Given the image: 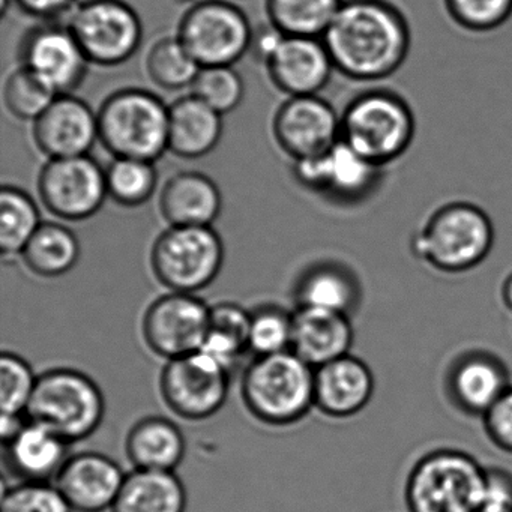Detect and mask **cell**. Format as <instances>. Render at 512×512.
<instances>
[{"instance_id":"cell-27","label":"cell","mask_w":512,"mask_h":512,"mask_svg":"<svg viewBox=\"0 0 512 512\" xmlns=\"http://www.w3.org/2000/svg\"><path fill=\"white\" fill-rule=\"evenodd\" d=\"M187 491L175 472L140 470L125 476L112 512H185Z\"/></svg>"},{"instance_id":"cell-39","label":"cell","mask_w":512,"mask_h":512,"mask_svg":"<svg viewBox=\"0 0 512 512\" xmlns=\"http://www.w3.org/2000/svg\"><path fill=\"white\" fill-rule=\"evenodd\" d=\"M248 346L256 356L287 352L292 346V314L275 305L251 313Z\"/></svg>"},{"instance_id":"cell-4","label":"cell","mask_w":512,"mask_h":512,"mask_svg":"<svg viewBox=\"0 0 512 512\" xmlns=\"http://www.w3.org/2000/svg\"><path fill=\"white\" fill-rule=\"evenodd\" d=\"M485 466L457 448H437L418 458L404 485L409 512H478Z\"/></svg>"},{"instance_id":"cell-29","label":"cell","mask_w":512,"mask_h":512,"mask_svg":"<svg viewBox=\"0 0 512 512\" xmlns=\"http://www.w3.org/2000/svg\"><path fill=\"white\" fill-rule=\"evenodd\" d=\"M251 313L232 302H221L211 308L208 334L202 352L214 358L227 371H232L245 355L250 337Z\"/></svg>"},{"instance_id":"cell-11","label":"cell","mask_w":512,"mask_h":512,"mask_svg":"<svg viewBox=\"0 0 512 512\" xmlns=\"http://www.w3.org/2000/svg\"><path fill=\"white\" fill-rule=\"evenodd\" d=\"M230 373L202 350L169 359L160 391L169 409L187 421L211 418L226 403Z\"/></svg>"},{"instance_id":"cell-28","label":"cell","mask_w":512,"mask_h":512,"mask_svg":"<svg viewBox=\"0 0 512 512\" xmlns=\"http://www.w3.org/2000/svg\"><path fill=\"white\" fill-rule=\"evenodd\" d=\"M296 299L299 307L320 308L350 316L361 301V286L346 266L320 263L299 278Z\"/></svg>"},{"instance_id":"cell-43","label":"cell","mask_w":512,"mask_h":512,"mask_svg":"<svg viewBox=\"0 0 512 512\" xmlns=\"http://www.w3.org/2000/svg\"><path fill=\"white\" fill-rule=\"evenodd\" d=\"M20 11L43 20V22H59L68 17L79 4V0H11Z\"/></svg>"},{"instance_id":"cell-6","label":"cell","mask_w":512,"mask_h":512,"mask_svg":"<svg viewBox=\"0 0 512 512\" xmlns=\"http://www.w3.org/2000/svg\"><path fill=\"white\" fill-rule=\"evenodd\" d=\"M97 115L100 143L113 157L155 163L169 151V106L152 92L121 89Z\"/></svg>"},{"instance_id":"cell-5","label":"cell","mask_w":512,"mask_h":512,"mask_svg":"<svg viewBox=\"0 0 512 512\" xmlns=\"http://www.w3.org/2000/svg\"><path fill=\"white\" fill-rule=\"evenodd\" d=\"M314 376L316 368L292 350L256 356L242 376V400L260 422L295 424L314 407Z\"/></svg>"},{"instance_id":"cell-35","label":"cell","mask_w":512,"mask_h":512,"mask_svg":"<svg viewBox=\"0 0 512 512\" xmlns=\"http://www.w3.org/2000/svg\"><path fill=\"white\" fill-rule=\"evenodd\" d=\"M449 22L466 34L499 31L512 17V0H442Z\"/></svg>"},{"instance_id":"cell-42","label":"cell","mask_w":512,"mask_h":512,"mask_svg":"<svg viewBox=\"0 0 512 512\" xmlns=\"http://www.w3.org/2000/svg\"><path fill=\"white\" fill-rule=\"evenodd\" d=\"M481 508L512 509V472L506 467H485Z\"/></svg>"},{"instance_id":"cell-12","label":"cell","mask_w":512,"mask_h":512,"mask_svg":"<svg viewBox=\"0 0 512 512\" xmlns=\"http://www.w3.org/2000/svg\"><path fill=\"white\" fill-rule=\"evenodd\" d=\"M38 194L55 217L88 220L109 197L106 170L89 155L49 160L38 176Z\"/></svg>"},{"instance_id":"cell-44","label":"cell","mask_w":512,"mask_h":512,"mask_svg":"<svg viewBox=\"0 0 512 512\" xmlns=\"http://www.w3.org/2000/svg\"><path fill=\"white\" fill-rule=\"evenodd\" d=\"M284 38H286V35L278 31L272 23L266 22L254 25L248 55L253 56L254 61L266 67L269 59L274 56L278 47L283 43Z\"/></svg>"},{"instance_id":"cell-45","label":"cell","mask_w":512,"mask_h":512,"mask_svg":"<svg viewBox=\"0 0 512 512\" xmlns=\"http://www.w3.org/2000/svg\"><path fill=\"white\" fill-rule=\"evenodd\" d=\"M500 304L509 314H512V271L503 277L499 286Z\"/></svg>"},{"instance_id":"cell-7","label":"cell","mask_w":512,"mask_h":512,"mask_svg":"<svg viewBox=\"0 0 512 512\" xmlns=\"http://www.w3.org/2000/svg\"><path fill=\"white\" fill-rule=\"evenodd\" d=\"M104 412L103 392L91 377L73 368H55L38 376L25 416L71 443L91 436Z\"/></svg>"},{"instance_id":"cell-41","label":"cell","mask_w":512,"mask_h":512,"mask_svg":"<svg viewBox=\"0 0 512 512\" xmlns=\"http://www.w3.org/2000/svg\"><path fill=\"white\" fill-rule=\"evenodd\" d=\"M481 419L491 445L512 455V386Z\"/></svg>"},{"instance_id":"cell-16","label":"cell","mask_w":512,"mask_h":512,"mask_svg":"<svg viewBox=\"0 0 512 512\" xmlns=\"http://www.w3.org/2000/svg\"><path fill=\"white\" fill-rule=\"evenodd\" d=\"M272 133L293 161L320 157L341 140V113L319 95L289 97L275 113Z\"/></svg>"},{"instance_id":"cell-37","label":"cell","mask_w":512,"mask_h":512,"mask_svg":"<svg viewBox=\"0 0 512 512\" xmlns=\"http://www.w3.org/2000/svg\"><path fill=\"white\" fill-rule=\"evenodd\" d=\"M191 95L224 116L241 106L244 80L233 67H205L197 74Z\"/></svg>"},{"instance_id":"cell-22","label":"cell","mask_w":512,"mask_h":512,"mask_svg":"<svg viewBox=\"0 0 512 512\" xmlns=\"http://www.w3.org/2000/svg\"><path fill=\"white\" fill-rule=\"evenodd\" d=\"M353 337L349 314L310 307H299L292 314L290 350L311 367L349 355Z\"/></svg>"},{"instance_id":"cell-8","label":"cell","mask_w":512,"mask_h":512,"mask_svg":"<svg viewBox=\"0 0 512 512\" xmlns=\"http://www.w3.org/2000/svg\"><path fill=\"white\" fill-rule=\"evenodd\" d=\"M223 260V241L212 226H170L158 236L151 253L157 280L179 293L208 287L220 274Z\"/></svg>"},{"instance_id":"cell-14","label":"cell","mask_w":512,"mask_h":512,"mask_svg":"<svg viewBox=\"0 0 512 512\" xmlns=\"http://www.w3.org/2000/svg\"><path fill=\"white\" fill-rule=\"evenodd\" d=\"M211 307L193 293L172 292L155 299L143 316V340L161 358H179L202 349Z\"/></svg>"},{"instance_id":"cell-25","label":"cell","mask_w":512,"mask_h":512,"mask_svg":"<svg viewBox=\"0 0 512 512\" xmlns=\"http://www.w3.org/2000/svg\"><path fill=\"white\" fill-rule=\"evenodd\" d=\"M223 115L194 95L169 106V151L184 160L211 154L223 137Z\"/></svg>"},{"instance_id":"cell-10","label":"cell","mask_w":512,"mask_h":512,"mask_svg":"<svg viewBox=\"0 0 512 512\" xmlns=\"http://www.w3.org/2000/svg\"><path fill=\"white\" fill-rule=\"evenodd\" d=\"M67 26L89 64L98 67H119L142 46V20L125 0H83L67 17Z\"/></svg>"},{"instance_id":"cell-9","label":"cell","mask_w":512,"mask_h":512,"mask_svg":"<svg viewBox=\"0 0 512 512\" xmlns=\"http://www.w3.org/2000/svg\"><path fill=\"white\" fill-rule=\"evenodd\" d=\"M253 28L229 0H200L182 16L176 37L200 67H233L250 52Z\"/></svg>"},{"instance_id":"cell-2","label":"cell","mask_w":512,"mask_h":512,"mask_svg":"<svg viewBox=\"0 0 512 512\" xmlns=\"http://www.w3.org/2000/svg\"><path fill=\"white\" fill-rule=\"evenodd\" d=\"M493 220L476 203L446 200L422 220L409 241L410 253L440 274H464L478 268L494 247Z\"/></svg>"},{"instance_id":"cell-18","label":"cell","mask_w":512,"mask_h":512,"mask_svg":"<svg viewBox=\"0 0 512 512\" xmlns=\"http://www.w3.org/2000/svg\"><path fill=\"white\" fill-rule=\"evenodd\" d=\"M445 386L460 412L482 418L512 385L499 356L488 350H467L449 365Z\"/></svg>"},{"instance_id":"cell-36","label":"cell","mask_w":512,"mask_h":512,"mask_svg":"<svg viewBox=\"0 0 512 512\" xmlns=\"http://www.w3.org/2000/svg\"><path fill=\"white\" fill-rule=\"evenodd\" d=\"M56 97L58 95L49 86L25 67L13 71L5 82V106L20 121H37Z\"/></svg>"},{"instance_id":"cell-46","label":"cell","mask_w":512,"mask_h":512,"mask_svg":"<svg viewBox=\"0 0 512 512\" xmlns=\"http://www.w3.org/2000/svg\"><path fill=\"white\" fill-rule=\"evenodd\" d=\"M478 512H512V509L481 508Z\"/></svg>"},{"instance_id":"cell-33","label":"cell","mask_w":512,"mask_h":512,"mask_svg":"<svg viewBox=\"0 0 512 512\" xmlns=\"http://www.w3.org/2000/svg\"><path fill=\"white\" fill-rule=\"evenodd\" d=\"M200 70L202 67L178 37L161 38L151 47L146 58L149 79L164 91L191 88Z\"/></svg>"},{"instance_id":"cell-30","label":"cell","mask_w":512,"mask_h":512,"mask_svg":"<svg viewBox=\"0 0 512 512\" xmlns=\"http://www.w3.org/2000/svg\"><path fill=\"white\" fill-rule=\"evenodd\" d=\"M23 262L44 278L67 274L80 257V244L73 230L59 223H43L22 253Z\"/></svg>"},{"instance_id":"cell-26","label":"cell","mask_w":512,"mask_h":512,"mask_svg":"<svg viewBox=\"0 0 512 512\" xmlns=\"http://www.w3.org/2000/svg\"><path fill=\"white\" fill-rule=\"evenodd\" d=\"M125 451L134 469L175 472L184 460V433L170 419L148 416L131 428Z\"/></svg>"},{"instance_id":"cell-40","label":"cell","mask_w":512,"mask_h":512,"mask_svg":"<svg viewBox=\"0 0 512 512\" xmlns=\"http://www.w3.org/2000/svg\"><path fill=\"white\" fill-rule=\"evenodd\" d=\"M2 512H73V509L56 485L22 482L5 491Z\"/></svg>"},{"instance_id":"cell-23","label":"cell","mask_w":512,"mask_h":512,"mask_svg":"<svg viewBox=\"0 0 512 512\" xmlns=\"http://www.w3.org/2000/svg\"><path fill=\"white\" fill-rule=\"evenodd\" d=\"M5 464L22 482H49L67 461L68 442L44 425L29 421L4 443Z\"/></svg>"},{"instance_id":"cell-21","label":"cell","mask_w":512,"mask_h":512,"mask_svg":"<svg viewBox=\"0 0 512 512\" xmlns=\"http://www.w3.org/2000/svg\"><path fill=\"white\" fill-rule=\"evenodd\" d=\"M374 389L367 362L349 353L316 368L314 407L329 418H352L370 404Z\"/></svg>"},{"instance_id":"cell-38","label":"cell","mask_w":512,"mask_h":512,"mask_svg":"<svg viewBox=\"0 0 512 512\" xmlns=\"http://www.w3.org/2000/svg\"><path fill=\"white\" fill-rule=\"evenodd\" d=\"M38 376L28 361L16 353L0 356V409L2 415H25L34 395Z\"/></svg>"},{"instance_id":"cell-24","label":"cell","mask_w":512,"mask_h":512,"mask_svg":"<svg viewBox=\"0 0 512 512\" xmlns=\"http://www.w3.org/2000/svg\"><path fill=\"white\" fill-rule=\"evenodd\" d=\"M221 208L220 188L203 173H178L161 190L160 211L170 226H212L220 217Z\"/></svg>"},{"instance_id":"cell-19","label":"cell","mask_w":512,"mask_h":512,"mask_svg":"<svg viewBox=\"0 0 512 512\" xmlns=\"http://www.w3.org/2000/svg\"><path fill=\"white\" fill-rule=\"evenodd\" d=\"M125 476L107 455L82 452L67 458L55 485L73 511L103 512L115 505Z\"/></svg>"},{"instance_id":"cell-17","label":"cell","mask_w":512,"mask_h":512,"mask_svg":"<svg viewBox=\"0 0 512 512\" xmlns=\"http://www.w3.org/2000/svg\"><path fill=\"white\" fill-rule=\"evenodd\" d=\"M34 140L49 160L85 157L100 142L98 115L73 94L58 95L34 122Z\"/></svg>"},{"instance_id":"cell-32","label":"cell","mask_w":512,"mask_h":512,"mask_svg":"<svg viewBox=\"0 0 512 512\" xmlns=\"http://www.w3.org/2000/svg\"><path fill=\"white\" fill-rule=\"evenodd\" d=\"M40 211L31 194L5 185L0 190V251L5 257L22 254L41 227Z\"/></svg>"},{"instance_id":"cell-34","label":"cell","mask_w":512,"mask_h":512,"mask_svg":"<svg viewBox=\"0 0 512 512\" xmlns=\"http://www.w3.org/2000/svg\"><path fill=\"white\" fill-rule=\"evenodd\" d=\"M107 193L125 208L145 205L154 196L158 172L151 161L115 158L106 169Z\"/></svg>"},{"instance_id":"cell-13","label":"cell","mask_w":512,"mask_h":512,"mask_svg":"<svg viewBox=\"0 0 512 512\" xmlns=\"http://www.w3.org/2000/svg\"><path fill=\"white\" fill-rule=\"evenodd\" d=\"M293 173L296 181L311 193L352 205L368 199L379 188L385 170L340 140L320 157L295 161Z\"/></svg>"},{"instance_id":"cell-20","label":"cell","mask_w":512,"mask_h":512,"mask_svg":"<svg viewBox=\"0 0 512 512\" xmlns=\"http://www.w3.org/2000/svg\"><path fill=\"white\" fill-rule=\"evenodd\" d=\"M275 88L287 97L319 95L335 67L323 38L286 37L268 64Z\"/></svg>"},{"instance_id":"cell-15","label":"cell","mask_w":512,"mask_h":512,"mask_svg":"<svg viewBox=\"0 0 512 512\" xmlns=\"http://www.w3.org/2000/svg\"><path fill=\"white\" fill-rule=\"evenodd\" d=\"M20 64L49 86L56 95L80 88L89 61L67 23L44 22L23 37Z\"/></svg>"},{"instance_id":"cell-3","label":"cell","mask_w":512,"mask_h":512,"mask_svg":"<svg viewBox=\"0 0 512 512\" xmlns=\"http://www.w3.org/2000/svg\"><path fill=\"white\" fill-rule=\"evenodd\" d=\"M415 136L416 116L409 100L386 86L364 89L341 112V140L383 170L409 152Z\"/></svg>"},{"instance_id":"cell-1","label":"cell","mask_w":512,"mask_h":512,"mask_svg":"<svg viewBox=\"0 0 512 512\" xmlns=\"http://www.w3.org/2000/svg\"><path fill=\"white\" fill-rule=\"evenodd\" d=\"M323 43L341 76L380 83L406 64L412 26L394 0H344Z\"/></svg>"},{"instance_id":"cell-31","label":"cell","mask_w":512,"mask_h":512,"mask_svg":"<svg viewBox=\"0 0 512 512\" xmlns=\"http://www.w3.org/2000/svg\"><path fill=\"white\" fill-rule=\"evenodd\" d=\"M344 0H266V16L286 37L323 38Z\"/></svg>"}]
</instances>
